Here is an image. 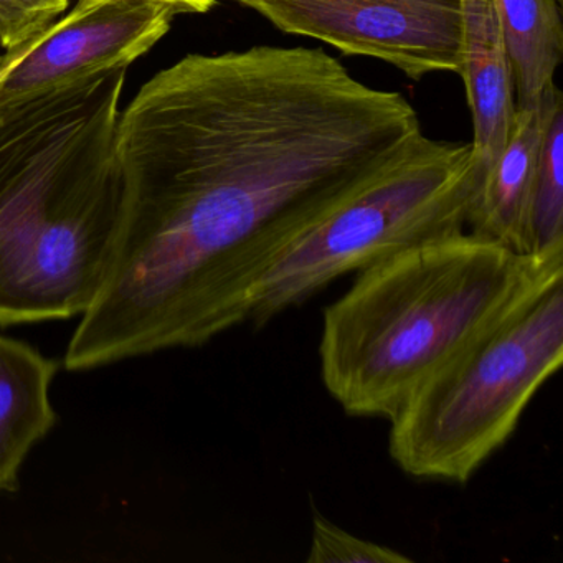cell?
I'll return each mask as SVG.
<instances>
[{
  "label": "cell",
  "instance_id": "cell-4",
  "mask_svg": "<svg viewBox=\"0 0 563 563\" xmlns=\"http://www.w3.org/2000/svg\"><path fill=\"white\" fill-rule=\"evenodd\" d=\"M476 186L471 143L421 133L380 173L312 213L250 266L236 295V322L263 328L342 276L463 232Z\"/></svg>",
  "mask_w": 563,
  "mask_h": 563
},
{
  "label": "cell",
  "instance_id": "cell-15",
  "mask_svg": "<svg viewBox=\"0 0 563 563\" xmlns=\"http://www.w3.org/2000/svg\"><path fill=\"white\" fill-rule=\"evenodd\" d=\"M157 2L173 5L179 14H206L223 0H157Z\"/></svg>",
  "mask_w": 563,
  "mask_h": 563
},
{
  "label": "cell",
  "instance_id": "cell-8",
  "mask_svg": "<svg viewBox=\"0 0 563 563\" xmlns=\"http://www.w3.org/2000/svg\"><path fill=\"white\" fill-rule=\"evenodd\" d=\"M464 54L461 78L473 117L476 183L506 147L516 114V81L494 0H463ZM476 186V189H477Z\"/></svg>",
  "mask_w": 563,
  "mask_h": 563
},
{
  "label": "cell",
  "instance_id": "cell-7",
  "mask_svg": "<svg viewBox=\"0 0 563 563\" xmlns=\"http://www.w3.org/2000/svg\"><path fill=\"white\" fill-rule=\"evenodd\" d=\"M179 14L157 0H80L0 60V113L151 51Z\"/></svg>",
  "mask_w": 563,
  "mask_h": 563
},
{
  "label": "cell",
  "instance_id": "cell-14",
  "mask_svg": "<svg viewBox=\"0 0 563 563\" xmlns=\"http://www.w3.org/2000/svg\"><path fill=\"white\" fill-rule=\"evenodd\" d=\"M67 8L68 0H0V45L9 51L24 44Z\"/></svg>",
  "mask_w": 563,
  "mask_h": 563
},
{
  "label": "cell",
  "instance_id": "cell-5",
  "mask_svg": "<svg viewBox=\"0 0 563 563\" xmlns=\"http://www.w3.org/2000/svg\"><path fill=\"white\" fill-rule=\"evenodd\" d=\"M562 362L559 278L474 339L395 411L391 461L415 479L466 484L512 437Z\"/></svg>",
  "mask_w": 563,
  "mask_h": 563
},
{
  "label": "cell",
  "instance_id": "cell-9",
  "mask_svg": "<svg viewBox=\"0 0 563 563\" xmlns=\"http://www.w3.org/2000/svg\"><path fill=\"white\" fill-rule=\"evenodd\" d=\"M543 133L542 101L517 108L506 147L471 200L466 230L522 255L533 253L532 196Z\"/></svg>",
  "mask_w": 563,
  "mask_h": 563
},
{
  "label": "cell",
  "instance_id": "cell-10",
  "mask_svg": "<svg viewBox=\"0 0 563 563\" xmlns=\"http://www.w3.org/2000/svg\"><path fill=\"white\" fill-rule=\"evenodd\" d=\"M57 371L37 349L0 334V493L19 489L25 457L57 423L51 401Z\"/></svg>",
  "mask_w": 563,
  "mask_h": 563
},
{
  "label": "cell",
  "instance_id": "cell-6",
  "mask_svg": "<svg viewBox=\"0 0 563 563\" xmlns=\"http://www.w3.org/2000/svg\"><path fill=\"white\" fill-rule=\"evenodd\" d=\"M283 34L385 62L420 81L463 67V0H239Z\"/></svg>",
  "mask_w": 563,
  "mask_h": 563
},
{
  "label": "cell",
  "instance_id": "cell-2",
  "mask_svg": "<svg viewBox=\"0 0 563 563\" xmlns=\"http://www.w3.org/2000/svg\"><path fill=\"white\" fill-rule=\"evenodd\" d=\"M128 67L0 113V325L85 314L117 253Z\"/></svg>",
  "mask_w": 563,
  "mask_h": 563
},
{
  "label": "cell",
  "instance_id": "cell-12",
  "mask_svg": "<svg viewBox=\"0 0 563 563\" xmlns=\"http://www.w3.org/2000/svg\"><path fill=\"white\" fill-rule=\"evenodd\" d=\"M543 133L532 196L533 253L563 252V93L549 85L540 97Z\"/></svg>",
  "mask_w": 563,
  "mask_h": 563
},
{
  "label": "cell",
  "instance_id": "cell-1",
  "mask_svg": "<svg viewBox=\"0 0 563 563\" xmlns=\"http://www.w3.org/2000/svg\"><path fill=\"white\" fill-rule=\"evenodd\" d=\"M421 133L404 95L322 48L187 55L154 75L118 120L123 222L71 361L91 371L212 341L256 256Z\"/></svg>",
  "mask_w": 563,
  "mask_h": 563
},
{
  "label": "cell",
  "instance_id": "cell-13",
  "mask_svg": "<svg viewBox=\"0 0 563 563\" xmlns=\"http://www.w3.org/2000/svg\"><path fill=\"white\" fill-rule=\"evenodd\" d=\"M308 563H404L410 556L390 547L371 542L354 536L338 523L322 516L318 509L312 512L311 545Z\"/></svg>",
  "mask_w": 563,
  "mask_h": 563
},
{
  "label": "cell",
  "instance_id": "cell-3",
  "mask_svg": "<svg viewBox=\"0 0 563 563\" xmlns=\"http://www.w3.org/2000/svg\"><path fill=\"white\" fill-rule=\"evenodd\" d=\"M559 278L563 252L522 255L470 230L390 253L322 311V385L351 417L390 420L454 355Z\"/></svg>",
  "mask_w": 563,
  "mask_h": 563
},
{
  "label": "cell",
  "instance_id": "cell-11",
  "mask_svg": "<svg viewBox=\"0 0 563 563\" xmlns=\"http://www.w3.org/2000/svg\"><path fill=\"white\" fill-rule=\"evenodd\" d=\"M516 81L517 108L539 103L563 60V0H494Z\"/></svg>",
  "mask_w": 563,
  "mask_h": 563
}]
</instances>
